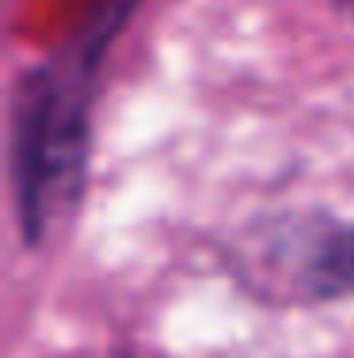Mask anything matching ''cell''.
Here are the masks:
<instances>
[{
    "mask_svg": "<svg viewBox=\"0 0 354 358\" xmlns=\"http://www.w3.org/2000/svg\"><path fill=\"white\" fill-rule=\"evenodd\" d=\"M138 0H99L96 23H88V42L77 57H61L50 73L35 76V96L27 92L31 110L20 118V141H15V172H20V199L27 236L42 233L46 202L57 187L77 183L84 164V69L96 62L103 42L126 23Z\"/></svg>",
    "mask_w": 354,
    "mask_h": 358,
    "instance_id": "cell-1",
    "label": "cell"
},
{
    "mask_svg": "<svg viewBox=\"0 0 354 358\" xmlns=\"http://www.w3.org/2000/svg\"><path fill=\"white\" fill-rule=\"evenodd\" d=\"M305 278L309 289L320 297L354 294V225H335L324 236H316Z\"/></svg>",
    "mask_w": 354,
    "mask_h": 358,
    "instance_id": "cell-2",
    "label": "cell"
},
{
    "mask_svg": "<svg viewBox=\"0 0 354 358\" xmlns=\"http://www.w3.org/2000/svg\"><path fill=\"white\" fill-rule=\"evenodd\" d=\"M347 4H354V0H347Z\"/></svg>",
    "mask_w": 354,
    "mask_h": 358,
    "instance_id": "cell-3",
    "label": "cell"
}]
</instances>
